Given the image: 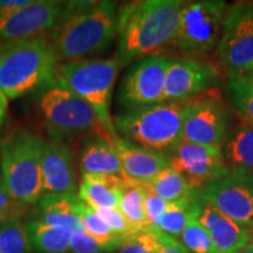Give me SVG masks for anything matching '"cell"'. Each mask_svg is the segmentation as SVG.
Returning a JSON list of instances; mask_svg holds the SVG:
<instances>
[{
	"instance_id": "18",
	"label": "cell",
	"mask_w": 253,
	"mask_h": 253,
	"mask_svg": "<svg viewBox=\"0 0 253 253\" xmlns=\"http://www.w3.org/2000/svg\"><path fill=\"white\" fill-rule=\"evenodd\" d=\"M113 147L121 161L126 178L130 181L148 182L169 168L166 155L144 149L121 137L113 142Z\"/></svg>"
},
{
	"instance_id": "14",
	"label": "cell",
	"mask_w": 253,
	"mask_h": 253,
	"mask_svg": "<svg viewBox=\"0 0 253 253\" xmlns=\"http://www.w3.org/2000/svg\"><path fill=\"white\" fill-rule=\"evenodd\" d=\"M65 7L66 1L33 0L20 11L0 18V46L48 33L62 18Z\"/></svg>"
},
{
	"instance_id": "36",
	"label": "cell",
	"mask_w": 253,
	"mask_h": 253,
	"mask_svg": "<svg viewBox=\"0 0 253 253\" xmlns=\"http://www.w3.org/2000/svg\"><path fill=\"white\" fill-rule=\"evenodd\" d=\"M151 229V227H150ZM156 233L158 240H160V250L158 253H191L179 240H177L173 237L167 235L162 231L153 229Z\"/></svg>"
},
{
	"instance_id": "10",
	"label": "cell",
	"mask_w": 253,
	"mask_h": 253,
	"mask_svg": "<svg viewBox=\"0 0 253 253\" xmlns=\"http://www.w3.org/2000/svg\"><path fill=\"white\" fill-rule=\"evenodd\" d=\"M196 194L240 225L253 227V172L231 171L204 188L196 189Z\"/></svg>"
},
{
	"instance_id": "26",
	"label": "cell",
	"mask_w": 253,
	"mask_h": 253,
	"mask_svg": "<svg viewBox=\"0 0 253 253\" xmlns=\"http://www.w3.org/2000/svg\"><path fill=\"white\" fill-rule=\"evenodd\" d=\"M126 183L118 209L136 230L150 229L145 213V190L130 179Z\"/></svg>"
},
{
	"instance_id": "27",
	"label": "cell",
	"mask_w": 253,
	"mask_h": 253,
	"mask_svg": "<svg viewBox=\"0 0 253 253\" xmlns=\"http://www.w3.org/2000/svg\"><path fill=\"white\" fill-rule=\"evenodd\" d=\"M28 223L15 218L0 223V253H33Z\"/></svg>"
},
{
	"instance_id": "24",
	"label": "cell",
	"mask_w": 253,
	"mask_h": 253,
	"mask_svg": "<svg viewBox=\"0 0 253 253\" xmlns=\"http://www.w3.org/2000/svg\"><path fill=\"white\" fill-rule=\"evenodd\" d=\"M223 156L231 171L253 172V128L242 126L226 142Z\"/></svg>"
},
{
	"instance_id": "9",
	"label": "cell",
	"mask_w": 253,
	"mask_h": 253,
	"mask_svg": "<svg viewBox=\"0 0 253 253\" xmlns=\"http://www.w3.org/2000/svg\"><path fill=\"white\" fill-rule=\"evenodd\" d=\"M216 52L229 80L249 77L253 69L252 1L229 6Z\"/></svg>"
},
{
	"instance_id": "29",
	"label": "cell",
	"mask_w": 253,
	"mask_h": 253,
	"mask_svg": "<svg viewBox=\"0 0 253 253\" xmlns=\"http://www.w3.org/2000/svg\"><path fill=\"white\" fill-rule=\"evenodd\" d=\"M79 214H80L82 226L86 232L102 243L109 250V252H115L119 249L123 237L115 235L113 230L101 219L99 214L95 212L93 208H90L84 202Z\"/></svg>"
},
{
	"instance_id": "11",
	"label": "cell",
	"mask_w": 253,
	"mask_h": 253,
	"mask_svg": "<svg viewBox=\"0 0 253 253\" xmlns=\"http://www.w3.org/2000/svg\"><path fill=\"white\" fill-rule=\"evenodd\" d=\"M183 141L221 147L229 128V118L216 95L203 94L183 103Z\"/></svg>"
},
{
	"instance_id": "12",
	"label": "cell",
	"mask_w": 253,
	"mask_h": 253,
	"mask_svg": "<svg viewBox=\"0 0 253 253\" xmlns=\"http://www.w3.org/2000/svg\"><path fill=\"white\" fill-rule=\"evenodd\" d=\"M170 60L153 56L137 61L129 69L120 86L118 101L126 110L166 102L164 82Z\"/></svg>"
},
{
	"instance_id": "13",
	"label": "cell",
	"mask_w": 253,
	"mask_h": 253,
	"mask_svg": "<svg viewBox=\"0 0 253 253\" xmlns=\"http://www.w3.org/2000/svg\"><path fill=\"white\" fill-rule=\"evenodd\" d=\"M169 167L179 172L194 189L205 185L229 175L221 147H209L182 141L166 155Z\"/></svg>"
},
{
	"instance_id": "39",
	"label": "cell",
	"mask_w": 253,
	"mask_h": 253,
	"mask_svg": "<svg viewBox=\"0 0 253 253\" xmlns=\"http://www.w3.org/2000/svg\"><path fill=\"white\" fill-rule=\"evenodd\" d=\"M237 253H253V240L251 243H250L248 246H246V248L240 250V251L237 252Z\"/></svg>"
},
{
	"instance_id": "19",
	"label": "cell",
	"mask_w": 253,
	"mask_h": 253,
	"mask_svg": "<svg viewBox=\"0 0 253 253\" xmlns=\"http://www.w3.org/2000/svg\"><path fill=\"white\" fill-rule=\"evenodd\" d=\"M79 168L82 175H110L126 178L121 161L113 143L101 137L89 136L82 141Z\"/></svg>"
},
{
	"instance_id": "37",
	"label": "cell",
	"mask_w": 253,
	"mask_h": 253,
	"mask_svg": "<svg viewBox=\"0 0 253 253\" xmlns=\"http://www.w3.org/2000/svg\"><path fill=\"white\" fill-rule=\"evenodd\" d=\"M33 0H0V18L7 17L26 7Z\"/></svg>"
},
{
	"instance_id": "28",
	"label": "cell",
	"mask_w": 253,
	"mask_h": 253,
	"mask_svg": "<svg viewBox=\"0 0 253 253\" xmlns=\"http://www.w3.org/2000/svg\"><path fill=\"white\" fill-rule=\"evenodd\" d=\"M227 96L244 126L253 128V79L249 77L230 79Z\"/></svg>"
},
{
	"instance_id": "16",
	"label": "cell",
	"mask_w": 253,
	"mask_h": 253,
	"mask_svg": "<svg viewBox=\"0 0 253 253\" xmlns=\"http://www.w3.org/2000/svg\"><path fill=\"white\" fill-rule=\"evenodd\" d=\"M216 73L210 66L191 60L171 59L166 73V102L184 103L203 94L211 86Z\"/></svg>"
},
{
	"instance_id": "8",
	"label": "cell",
	"mask_w": 253,
	"mask_h": 253,
	"mask_svg": "<svg viewBox=\"0 0 253 253\" xmlns=\"http://www.w3.org/2000/svg\"><path fill=\"white\" fill-rule=\"evenodd\" d=\"M229 6L223 0L185 1L172 47L189 55L208 54L219 42Z\"/></svg>"
},
{
	"instance_id": "5",
	"label": "cell",
	"mask_w": 253,
	"mask_h": 253,
	"mask_svg": "<svg viewBox=\"0 0 253 253\" xmlns=\"http://www.w3.org/2000/svg\"><path fill=\"white\" fill-rule=\"evenodd\" d=\"M183 103L163 102L126 110L114 116L118 135L123 140L168 155L183 141Z\"/></svg>"
},
{
	"instance_id": "4",
	"label": "cell",
	"mask_w": 253,
	"mask_h": 253,
	"mask_svg": "<svg viewBox=\"0 0 253 253\" xmlns=\"http://www.w3.org/2000/svg\"><path fill=\"white\" fill-rule=\"evenodd\" d=\"M43 140L28 130H14L0 142V175L14 201L36 205L43 196L41 156Z\"/></svg>"
},
{
	"instance_id": "6",
	"label": "cell",
	"mask_w": 253,
	"mask_h": 253,
	"mask_svg": "<svg viewBox=\"0 0 253 253\" xmlns=\"http://www.w3.org/2000/svg\"><path fill=\"white\" fill-rule=\"evenodd\" d=\"M120 68L115 56L79 60L58 65L53 80L86 101L99 115L114 141L120 136L114 126L110 104Z\"/></svg>"
},
{
	"instance_id": "3",
	"label": "cell",
	"mask_w": 253,
	"mask_h": 253,
	"mask_svg": "<svg viewBox=\"0 0 253 253\" xmlns=\"http://www.w3.org/2000/svg\"><path fill=\"white\" fill-rule=\"evenodd\" d=\"M48 36L15 40L0 46V89L15 100L54 80L58 68Z\"/></svg>"
},
{
	"instance_id": "20",
	"label": "cell",
	"mask_w": 253,
	"mask_h": 253,
	"mask_svg": "<svg viewBox=\"0 0 253 253\" xmlns=\"http://www.w3.org/2000/svg\"><path fill=\"white\" fill-rule=\"evenodd\" d=\"M126 178L110 175H82L79 197L90 208H119Z\"/></svg>"
},
{
	"instance_id": "35",
	"label": "cell",
	"mask_w": 253,
	"mask_h": 253,
	"mask_svg": "<svg viewBox=\"0 0 253 253\" xmlns=\"http://www.w3.org/2000/svg\"><path fill=\"white\" fill-rule=\"evenodd\" d=\"M145 190V189H144ZM169 203L163 201L153 192L145 190V213H147L148 221L150 227H155L166 213Z\"/></svg>"
},
{
	"instance_id": "30",
	"label": "cell",
	"mask_w": 253,
	"mask_h": 253,
	"mask_svg": "<svg viewBox=\"0 0 253 253\" xmlns=\"http://www.w3.org/2000/svg\"><path fill=\"white\" fill-rule=\"evenodd\" d=\"M179 238V242L191 253H219L207 229L197 218L190 220Z\"/></svg>"
},
{
	"instance_id": "15",
	"label": "cell",
	"mask_w": 253,
	"mask_h": 253,
	"mask_svg": "<svg viewBox=\"0 0 253 253\" xmlns=\"http://www.w3.org/2000/svg\"><path fill=\"white\" fill-rule=\"evenodd\" d=\"M41 176L45 195H78L74 154L65 142L43 140Z\"/></svg>"
},
{
	"instance_id": "25",
	"label": "cell",
	"mask_w": 253,
	"mask_h": 253,
	"mask_svg": "<svg viewBox=\"0 0 253 253\" xmlns=\"http://www.w3.org/2000/svg\"><path fill=\"white\" fill-rule=\"evenodd\" d=\"M135 183L148 191L153 192L154 195L158 196L168 203H172V202L186 197L194 190L181 173L170 167L157 173L150 181Z\"/></svg>"
},
{
	"instance_id": "1",
	"label": "cell",
	"mask_w": 253,
	"mask_h": 253,
	"mask_svg": "<svg viewBox=\"0 0 253 253\" xmlns=\"http://www.w3.org/2000/svg\"><path fill=\"white\" fill-rule=\"evenodd\" d=\"M183 0H136L118 9V48L121 67L172 47L178 30Z\"/></svg>"
},
{
	"instance_id": "23",
	"label": "cell",
	"mask_w": 253,
	"mask_h": 253,
	"mask_svg": "<svg viewBox=\"0 0 253 253\" xmlns=\"http://www.w3.org/2000/svg\"><path fill=\"white\" fill-rule=\"evenodd\" d=\"M28 231L36 253H69L74 232L69 227L48 226L33 219L28 223Z\"/></svg>"
},
{
	"instance_id": "32",
	"label": "cell",
	"mask_w": 253,
	"mask_h": 253,
	"mask_svg": "<svg viewBox=\"0 0 253 253\" xmlns=\"http://www.w3.org/2000/svg\"><path fill=\"white\" fill-rule=\"evenodd\" d=\"M94 210L115 235L126 237L138 231L126 219V217L118 208H96Z\"/></svg>"
},
{
	"instance_id": "40",
	"label": "cell",
	"mask_w": 253,
	"mask_h": 253,
	"mask_svg": "<svg viewBox=\"0 0 253 253\" xmlns=\"http://www.w3.org/2000/svg\"><path fill=\"white\" fill-rule=\"evenodd\" d=\"M249 78H251V79H253V69H252V71H251V73H250Z\"/></svg>"
},
{
	"instance_id": "22",
	"label": "cell",
	"mask_w": 253,
	"mask_h": 253,
	"mask_svg": "<svg viewBox=\"0 0 253 253\" xmlns=\"http://www.w3.org/2000/svg\"><path fill=\"white\" fill-rule=\"evenodd\" d=\"M202 202L196 194V189L186 197L169 203L166 213L158 221V224L151 229H157L167 235L177 238L182 235L190 220L197 218Z\"/></svg>"
},
{
	"instance_id": "42",
	"label": "cell",
	"mask_w": 253,
	"mask_h": 253,
	"mask_svg": "<svg viewBox=\"0 0 253 253\" xmlns=\"http://www.w3.org/2000/svg\"><path fill=\"white\" fill-rule=\"evenodd\" d=\"M252 230H253V227H252Z\"/></svg>"
},
{
	"instance_id": "17",
	"label": "cell",
	"mask_w": 253,
	"mask_h": 253,
	"mask_svg": "<svg viewBox=\"0 0 253 253\" xmlns=\"http://www.w3.org/2000/svg\"><path fill=\"white\" fill-rule=\"evenodd\" d=\"M201 202L197 219L207 229L218 252L237 253L252 242L251 229L240 225L207 202Z\"/></svg>"
},
{
	"instance_id": "33",
	"label": "cell",
	"mask_w": 253,
	"mask_h": 253,
	"mask_svg": "<svg viewBox=\"0 0 253 253\" xmlns=\"http://www.w3.org/2000/svg\"><path fill=\"white\" fill-rule=\"evenodd\" d=\"M27 209V205L19 203L12 198L0 175V223L15 218H24Z\"/></svg>"
},
{
	"instance_id": "21",
	"label": "cell",
	"mask_w": 253,
	"mask_h": 253,
	"mask_svg": "<svg viewBox=\"0 0 253 253\" xmlns=\"http://www.w3.org/2000/svg\"><path fill=\"white\" fill-rule=\"evenodd\" d=\"M84 201L79 195H45L38 202V217L36 220L48 226L69 227L73 231L84 229L80 208Z\"/></svg>"
},
{
	"instance_id": "31",
	"label": "cell",
	"mask_w": 253,
	"mask_h": 253,
	"mask_svg": "<svg viewBox=\"0 0 253 253\" xmlns=\"http://www.w3.org/2000/svg\"><path fill=\"white\" fill-rule=\"evenodd\" d=\"M160 240L153 229L140 230L123 237L119 249L114 253H158Z\"/></svg>"
},
{
	"instance_id": "41",
	"label": "cell",
	"mask_w": 253,
	"mask_h": 253,
	"mask_svg": "<svg viewBox=\"0 0 253 253\" xmlns=\"http://www.w3.org/2000/svg\"><path fill=\"white\" fill-rule=\"evenodd\" d=\"M99 253H114V252H99Z\"/></svg>"
},
{
	"instance_id": "7",
	"label": "cell",
	"mask_w": 253,
	"mask_h": 253,
	"mask_svg": "<svg viewBox=\"0 0 253 253\" xmlns=\"http://www.w3.org/2000/svg\"><path fill=\"white\" fill-rule=\"evenodd\" d=\"M42 114L49 140L63 142L65 138L84 136L101 137L113 143L109 131L96 112L86 101L68 88L52 81L40 97Z\"/></svg>"
},
{
	"instance_id": "38",
	"label": "cell",
	"mask_w": 253,
	"mask_h": 253,
	"mask_svg": "<svg viewBox=\"0 0 253 253\" xmlns=\"http://www.w3.org/2000/svg\"><path fill=\"white\" fill-rule=\"evenodd\" d=\"M7 107H8V99L6 97V95L2 93L0 89V126L5 121L6 113H7Z\"/></svg>"
},
{
	"instance_id": "2",
	"label": "cell",
	"mask_w": 253,
	"mask_h": 253,
	"mask_svg": "<svg viewBox=\"0 0 253 253\" xmlns=\"http://www.w3.org/2000/svg\"><path fill=\"white\" fill-rule=\"evenodd\" d=\"M119 6L115 1H66L62 18L47 34L59 65L106 52L118 36Z\"/></svg>"
},
{
	"instance_id": "34",
	"label": "cell",
	"mask_w": 253,
	"mask_h": 253,
	"mask_svg": "<svg viewBox=\"0 0 253 253\" xmlns=\"http://www.w3.org/2000/svg\"><path fill=\"white\" fill-rule=\"evenodd\" d=\"M109 252V250L84 229H78L73 232L69 253H99Z\"/></svg>"
}]
</instances>
